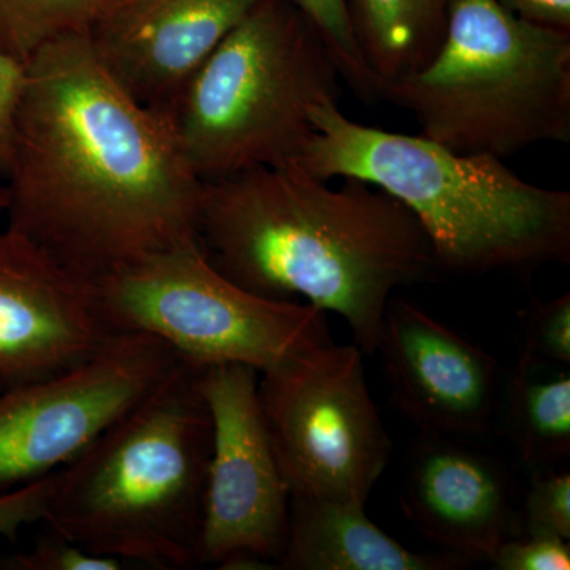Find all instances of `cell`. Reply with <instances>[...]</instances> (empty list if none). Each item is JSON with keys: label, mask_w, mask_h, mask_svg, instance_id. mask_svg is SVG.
I'll return each instance as SVG.
<instances>
[{"label": "cell", "mask_w": 570, "mask_h": 570, "mask_svg": "<svg viewBox=\"0 0 570 570\" xmlns=\"http://www.w3.org/2000/svg\"><path fill=\"white\" fill-rule=\"evenodd\" d=\"M52 482L55 474L17 489L0 491V538L14 542L26 527L43 523Z\"/></svg>", "instance_id": "24"}, {"label": "cell", "mask_w": 570, "mask_h": 570, "mask_svg": "<svg viewBox=\"0 0 570 570\" xmlns=\"http://www.w3.org/2000/svg\"><path fill=\"white\" fill-rule=\"evenodd\" d=\"M376 354L397 409L422 433L472 438L497 430L505 382L501 365L423 307L393 296Z\"/></svg>", "instance_id": "11"}, {"label": "cell", "mask_w": 570, "mask_h": 570, "mask_svg": "<svg viewBox=\"0 0 570 570\" xmlns=\"http://www.w3.org/2000/svg\"><path fill=\"white\" fill-rule=\"evenodd\" d=\"M381 100L420 135L461 154L508 159L570 141V32L517 17L499 0H449L444 36L419 69L382 82Z\"/></svg>", "instance_id": "5"}, {"label": "cell", "mask_w": 570, "mask_h": 570, "mask_svg": "<svg viewBox=\"0 0 570 570\" xmlns=\"http://www.w3.org/2000/svg\"><path fill=\"white\" fill-rule=\"evenodd\" d=\"M262 0H121L89 29L97 58L142 107L168 116L198 69Z\"/></svg>", "instance_id": "13"}, {"label": "cell", "mask_w": 570, "mask_h": 570, "mask_svg": "<svg viewBox=\"0 0 570 570\" xmlns=\"http://www.w3.org/2000/svg\"><path fill=\"white\" fill-rule=\"evenodd\" d=\"M2 178L7 227L92 283L197 238L204 181L170 119L124 91L88 32L26 63Z\"/></svg>", "instance_id": "1"}, {"label": "cell", "mask_w": 570, "mask_h": 570, "mask_svg": "<svg viewBox=\"0 0 570 570\" xmlns=\"http://www.w3.org/2000/svg\"><path fill=\"white\" fill-rule=\"evenodd\" d=\"M309 119L314 134L296 163L324 181L355 178L396 198L425 232L438 269L489 275L569 264L566 190L524 181L494 156L352 121L332 97L313 105Z\"/></svg>", "instance_id": "3"}, {"label": "cell", "mask_w": 570, "mask_h": 570, "mask_svg": "<svg viewBox=\"0 0 570 570\" xmlns=\"http://www.w3.org/2000/svg\"><path fill=\"white\" fill-rule=\"evenodd\" d=\"M181 360L159 337L116 333L69 370L0 389V491L48 478L77 459Z\"/></svg>", "instance_id": "9"}, {"label": "cell", "mask_w": 570, "mask_h": 570, "mask_svg": "<svg viewBox=\"0 0 570 570\" xmlns=\"http://www.w3.org/2000/svg\"><path fill=\"white\" fill-rule=\"evenodd\" d=\"M362 502L292 498L287 540L276 569L460 570L456 554L420 553L396 542L366 515Z\"/></svg>", "instance_id": "15"}, {"label": "cell", "mask_w": 570, "mask_h": 570, "mask_svg": "<svg viewBox=\"0 0 570 570\" xmlns=\"http://www.w3.org/2000/svg\"><path fill=\"white\" fill-rule=\"evenodd\" d=\"M523 20L570 32V0H499Z\"/></svg>", "instance_id": "26"}, {"label": "cell", "mask_w": 570, "mask_h": 570, "mask_svg": "<svg viewBox=\"0 0 570 570\" xmlns=\"http://www.w3.org/2000/svg\"><path fill=\"white\" fill-rule=\"evenodd\" d=\"M489 562L498 570H569V540L549 535L509 538Z\"/></svg>", "instance_id": "23"}, {"label": "cell", "mask_w": 570, "mask_h": 570, "mask_svg": "<svg viewBox=\"0 0 570 570\" xmlns=\"http://www.w3.org/2000/svg\"><path fill=\"white\" fill-rule=\"evenodd\" d=\"M24 66L0 51V176L9 149L11 124L20 99Z\"/></svg>", "instance_id": "25"}, {"label": "cell", "mask_w": 570, "mask_h": 570, "mask_svg": "<svg viewBox=\"0 0 570 570\" xmlns=\"http://www.w3.org/2000/svg\"><path fill=\"white\" fill-rule=\"evenodd\" d=\"M296 160L202 184L197 238L223 275L265 298L340 314L376 354L396 291L438 272L425 232L373 184L332 187Z\"/></svg>", "instance_id": "2"}, {"label": "cell", "mask_w": 570, "mask_h": 570, "mask_svg": "<svg viewBox=\"0 0 570 570\" xmlns=\"http://www.w3.org/2000/svg\"><path fill=\"white\" fill-rule=\"evenodd\" d=\"M464 439L422 433L409 452L401 508L420 534L472 564L491 560L517 513L508 471Z\"/></svg>", "instance_id": "14"}, {"label": "cell", "mask_w": 570, "mask_h": 570, "mask_svg": "<svg viewBox=\"0 0 570 570\" xmlns=\"http://www.w3.org/2000/svg\"><path fill=\"white\" fill-rule=\"evenodd\" d=\"M449 0H355L356 36L382 82L419 69L434 55Z\"/></svg>", "instance_id": "16"}, {"label": "cell", "mask_w": 570, "mask_h": 570, "mask_svg": "<svg viewBox=\"0 0 570 570\" xmlns=\"http://www.w3.org/2000/svg\"><path fill=\"white\" fill-rule=\"evenodd\" d=\"M94 285L116 333L159 337L200 370L245 365L265 373L332 343L325 311L246 291L209 262L198 238L142 255Z\"/></svg>", "instance_id": "7"}, {"label": "cell", "mask_w": 570, "mask_h": 570, "mask_svg": "<svg viewBox=\"0 0 570 570\" xmlns=\"http://www.w3.org/2000/svg\"><path fill=\"white\" fill-rule=\"evenodd\" d=\"M261 373L245 365L200 370L213 422L200 566L242 558L275 566L283 554L292 493L277 463L261 401Z\"/></svg>", "instance_id": "10"}, {"label": "cell", "mask_w": 570, "mask_h": 570, "mask_svg": "<svg viewBox=\"0 0 570 570\" xmlns=\"http://www.w3.org/2000/svg\"><path fill=\"white\" fill-rule=\"evenodd\" d=\"M521 373L505 377L501 414L521 461L531 472L560 468L570 455V376Z\"/></svg>", "instance_id": "17"}, {"label": "cell", "mask_w": 570, "mask_h": 570, "mask_svg": "<svg viewBox=\"0 0 570 570\" xmlns=\"http://www.w3.org/2000/svg\"><path fill=\"white\" fill-rule=\"evenodd\" d=\"M200 367L151 395L55 472L43 524L92 553L157 570L200 566L213 422Z\"/></svg>", "instance_id": "4"}, {"label": "cell", "mask_w": 570, "mask_h": 570, "mask_svg": "<svg viewBox=\"0 0 570 570\" xmlns=\"http://www.w3.org/2000/svg\"><path fill=\"white\" fill-rule=\"evenodd\" d=\"M340 73L288 0H262L194 75L167 118L202 181L298 160L309 110L340 97Z\"/></svg>", "instance_id": "6"}, {"label": "cell", "mask_w": 570, "mask_h": 570, "mask_svg": "<svg viewBox=\"0 0 570 570\" xmlns=\"http://www.w3.org/2000/svg\"><path fill=\"white\" fill-rule=\"evenodd\" d=\"M108 0H0V51L26 66L62 37L89 32Z\"/></svg>", "instance_id": "18"}, {"label": "cell", "mask_w": 570, "mask_h": 570, "mask_svg": "<svg viewBox=\"0 0 570 570\" xmlns=\"http://www.w3.org/2000/svg\"><path fill=\"white\" fill-rule=\"evenodd\" d=\"M116 335L96 285L28 236L0 232V382L3 387L61 373Z\"/></svg>", "instance_id": "12"}, {"label": "cell", "mask_w": 570, "mask_h": 570, "mask_svg": "<svg viewBox=\"0 0 570 570\" xmlns=\"http://www.w3.org/2000/svg\"><path fill=\"white\" fill-rule=\"evenodd\" d=\"M519 365L521 373L569 370L570 295L534 302L523 313L520 324Z\"/></svg>", "instance_id": "20"}, {"label": "cell", "mask_w": 570, "mask_h": 570, "mask_svg": "<svg viewBox=\"0 0 570 570\" xmlns=\"http://www.w3.org/2000/svg\"><path fill=\"white\" fill-rule=\"evenodd\" d=\"M521 538L570 539V474L564 469L532 472L530 489L517 513Z\"/></svg>", "instance_id": "21"}, {"label": "cell", "mask_w": 570, "mask_h": 570, "mask_svg": "<svg viewBox=\"0 0 570 570\" xmlns=\"http://www.w3.org/2000/svg\"><path fill=\"white\" fill-rule=\"evenodd\" d=\"M122 561L92 553L58 532L39 535L31 549L0 557L6 570H119Z\"/></svg>", "instance_id": "22"}, {"label": "cell", "mask_w": 570, "mask_h": 570, "mask_svg": "<svg viewBox=\"0 0 570 570\" xmlns=\"http://www.w3.org/2000/svg\"><path fill=\"white\" fill-rule=\"evenodd\" d=\"M110 2H121V0H108L107 3H110Z\"/></svg>", "instance_id": "28"}, {"label": "cell", "mask_w": 570, "mask_h": 570, "mask_svg": "<svg viewBox=\"0 0 570 570\" xmlns=\"http://www.w3.org/2000/svg\"><path fill=\"white\" fill-rule=\"evenodd\" d=\"M324 41L341 80L360 100H381V80L371 69L356 36L347 0H288Z\"/></svg>", "instance_id": "19"}, {"label": "cell", "mask_w": 570, "mask_h": 570, "mask_svg": "<svg viewBox=\"0 0 570 570\" xmlns=\"http://www.w3.org/2000/svg\"><path fill=\"white\" fill-rule=\"evenodd\" d=\"M258 401L292 498L366 504L392 456L363 352L307 348L261 373Z\"/></svg>", "instance_id": "8"}, {"label": "cell", "mask_w": 570, "mask_h": 570, "mask_svg": "<svg viewBox=\"0 0 570 570\" xmlns=\"http://www.w3.org/2000/svg\"><path fill=\"white\" fill-rule=\"evenodd\" d=\"M2 387H3L2 382H0V389H2Z\"/></svg>", "instance_id": "29"}, {"label": "cell", "mask_w": 570, "mask_h": 570, "mask_svg": "<svg viewBox=\"0 0 570 570\" xmlns=\"http://www.w3.org/2000/svg\"><path fill=\"white\" fill-rule=\"evenodd\" d=\"M7 205H9V194H7L6 181L0 176V214H6Z\"/></svg>", "instance_id": "27"}]
</instances>
